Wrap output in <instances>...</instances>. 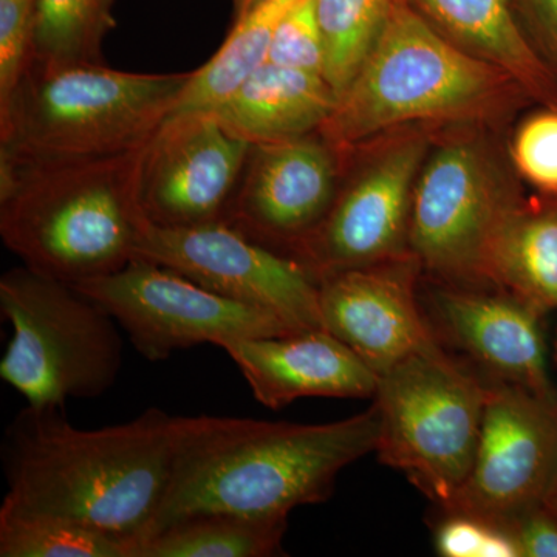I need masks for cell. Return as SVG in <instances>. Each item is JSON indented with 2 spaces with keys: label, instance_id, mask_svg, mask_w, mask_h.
Returning a JSON list of instances; mask_svg holds the SVG:
<instances>
[{
  "label": "cell",
  "instance_id": "cell-6",
  "mask_svg": "<svg viewBox=\"0 0 557 557\" xmlns=\"http://www.w3.org/2000/svg\"><path fill=\"white\" fill-rule=\"evenodd\" d=\"M0 314L13 336L0 379L36 408L97 398L123 368L120 325L75 285L21 265L0 277Z\"/></svg>",
  "mask_w": 557,
  "mask_h": 557
},
{
  "label": "cell",
  "instance_id": "cell-20",
  "mask_svg": "<svg viewBox=\"0 0 557 557\" xmlns=\"http://www.w3.org/2000/svg\"><path fill=\"white\" fill-rule=\"evenodd\" d=\"M482 281L542 314L557 310V197L520 201L491 240Z\"/></svg>",
  "mask_w": 557,
  "mask_h": 557
},
{
  "label": "cell",
  "instance_id": "cell-3",
  "mask_svg": "<svg viewBox=\"0 0 557 557\" xmlns=\"http://www.w3.org/2000/svg\"><path fill=\"white\" fill-rule=\"evenodd\" d=\"M531 101L511 76L458 49L401 0L319 135L348 153L408 127H482Z\"/></svg>",
  "mask_w": 557,
  "mask_h": 557
},
{
  "label": "cell",
  "instance_id": "cell-12",
  "mask_svg": "<svg viewBox=\"0 0 557 557\" xmlns=\"http://www.w3.org/2000/svg\"><path fill=\"white\" fill-rule=\"evenodd\" d=\"M557 483V397L487 380L474 467L440 512H461L507 528L544 507Z\"/></svg>",
  "mask_w": 557,
  "mask_h": 557
},
{
  "label": "cell",
  "instance_id": "cell-32",
  "mask_svg": "<svg viewBox=\"0 0 557 557\" xmlns=\"http://www.w3.org/2000/svg\"><path fill=\"white\" fill-rule=\"evenodd\" d=\"M263 0H233L234 3V21L240 20L242 16L255 10Z\"/></svg>",
  "mask_w": 557,
  "mask_h": 557
},
{
  "label": "cell",
  "instance_id": "cell-28",
  "mask_svg": "<svg viewBox=\"0 0 557 557\" xmlns=\"http://www.w3.org/2000/svg\"><path fill=\"white\" fill-rule=\"evenodd\" d=\"M434 545L443 557H520L507 528L461 512H440Z\"/></svg>",
  "mask_w": 557,
  "mask_h": 557
},
{
  "label": "cell",
  "instance_id": "cell-7",
  "mask_svg": "<svg viewBox=\"0 0 557 557\" xmlns=\"http://www.w3.org/2000/svg\"><path fill=\"white\" fill-rule=\"evenodd\" d=\"M486 392L487 380L442 344L403 359L379 375L372 398L380 416L379 460L445 507L474 467Z\"/></svg>",
  "mask_w": 557,
  "mask_h": 557
},
{
  "label": "cell",
  "instance_id": "cell-10",
  "mask_svg": "<svg viewBox=\"0 0 557 557\" xmlns=\"http://www.w3.org/2000/svg\"><path fill=\"white\" fill-rule=\"evenodd\" d=\"M72 285L101 304L135 350L152 362L201 344L222 348L233 341L298 332L270 311L223 298L145 259Z\"/></svg>",
  "mask_w": 557,
  "mask_h": 557
},
{
  "label": "cell",
  "instance_id": "cell-17",
  "mask_svg": "<svg viewBox=\"0 0 557 557\" xmlns=\"http://www.w3.org/2000/svg\"><path fill=\"white\" fill-rule=\"evenodd\" d=\"M222 348L252 397L271 410L310 397L372 399L379 388V373L325 329L233 341Z\"/></svg>",
  "mask_w": 557,
  "mask_h": 557
},
{
  "label": "cell",
  "instance_id": "cell-2",
  "mask_svg": "<svg viewBox=\"0 0 557 557\" xmlns=\"http://www.w3.org/2000/svg\"><path fill=\"white\" fill-rule=\"evenodd\" d=\"M177 428L178 416L159 408L79 429L62 408L27 405L5 429L2 505L76 520L134 547L166 496Z\"/></svg>",
  "mask_w": 557,
  "mask_h": 557
},
{
  "label": "cell",
  "instance_id": "cell-31",
  "mask_svg": "<svg viewBox=\"0 0 557 557\" xmlns=\"http://www.w3.org/2000/svg\"><path fill=\"white\" fill-rule=\"evenodd\" d=\"M531 39L557 75V0H518Z\"/></svg>",
  "mask_w": 557,
  "mask_h": 557
},
{
  "label": "cell",
  "instance_id": "cell-22",
  "mask_svg": "<svg viewBox=\"0 0 557 557\" xmlns=\"http://www.w3.org/2000/svg\"><path fill=\"white\" fill-rule=\"evenodd\" d=\"M296 2L298 0H263L237 20L218 53L199 70L190 72L171 115L215 108L239 89L256 70L269 61L277 25Z\"/></svg>",
  "mask_w": 557,
  "mask_h": 557
},
{
  "label": "cell",
  "instance_id": "cell-14",
  "mask_svg": "<svg viewBox=\"0 0 557 557\" xmlns=\"http://www.w3.org/2000/svg\"><path fill=\"white\" fill-rule=\"evenodd\" d=\"M341 174L338 152L319 132L252 146L228 223L292 258L327 215Z\"/></svg>",
  "mask_w": 557,
  "mask_h": 557
},
{
  "label": "cell",
  "instance_id": "cell-8",
  "mask_svg": "<svg viewBox=\"0 0 557 557\" xmlns=\"http://www.w3.org/2000/svg\"><path fill=\"white\" fill-rule=\"evenodd\" d=\"M465 132L432 143L418 172L410 251L442 284L483 287L487 248L525 197L490 143Z\"/></svg>",
  "mask_w": 557,
  "mask_h": 557
},
{
  "label": "cell",
  "instance_id": "cell-13",
  "mask_svg": "<svg viewBox=\"0 0 557 557\" xmlns=\"http://www.w3.org/2000/svg\"><path fill=\"white\" fill-rule=\"evenodd\" d=\"M251 148L208 110L174 113L143 156L146 218L161 226L228 222Z\"/></svg>",
  "mask_w": 557,
  "mask_h": 557
},
{
  "label": "cell",
  "instance_id": "cell-15",
  "mask_svg": "<svg viewBox=\"0 0 557 557\" xmlns=\"http://www.w3.org/2000/svg\"><path fill=\"white\" fill-rule=\"evenodd\" d=\"M416 258L330 274L318 282L322 327L379 375L403 359L440 346L418 302Z\"/></svg>",
  "mask_w": 557,
  "mask_h": 557
},
{
  "label": "cell",
  "instance_id": "cell-29",
  "mask_svg": "<svg viewBox=\"0 0 557 557\" xmlns=\"http://www.w3.org/2000/svg\"><path fill=\"white\" fill-rule=\"evenodd\" d=\"M35 0H0V110L7 108L32 60Z\"/></svg>",
  "mask_w": 557,
  "mask_h": 557
},
{
  "label": "cell",
  "instance_id": "cell-24",
  "mask_svg": "<svg viewBox=\"0 0 557 557\" xmlns=\"http://www.w3.org/2000/svg\"><path fill=\"white\" fill-rule=\"evenodd\" d=\"M129 542L62 516L0 507V557H131Z\"/></svg>",
  "mask_w": 557,
  "mask_h": 557
},
{
  "label": "cell",
  "instance_id": "cell-5",
  "mask_svg": "<svg viewBox=\"0 0 557 557\" xmlns=\"http://www.w3.org/2000/svg\"><path fill=\"white\" fill-rule=\"evenodd\" d=\"M189 76L30 60L0 110V161L67 163L143 149L170 119Z\"/></svg>",
  "mask_w": 557,
  "mask_h": 557
},
{
  "label": "cell",
  "instance_id": "cell-25",
  "mask_svg": "<svg viewBox=\"0 0 557 557\" xmlns=\"http://www.w3.org/2000/svg\"><path fill=\"white\" fill-rule=\"evenodd\" d=\"M325 44L324 78L343 94L401 0H313Z\"/></svg>",
  "mask_w": 557,
  "mask_h": 557
},
{
  "label": "cell",
  "instance_id": "cell-33",
  "mask_svg": "<svg viewBox=\"0 0 557 557\" xmlns=\"http://www.w3.org/2000/svg\"><path fill=\"white\" fill-rule=\"evenodd\" d=\"M545 507L552 509L553 512L557 516V483L555 486V490H553V493L549 494L547 504H545Z\"/></svg>",
  "mask_w": 557,
  "mask_h": 557
},
{
  "label": "cell",
  "instance_id": "cell-4",
  "mask_svg": "<svg viewBox=\"0 0 557 557\" xmlns=\"http://www.w3.org/2000/svg\"><path fill=\"white\" fill-rule=\"evenodd\" d=\"M146 146L100 160L0 161L5 247L22 265L69 284L123 269L149 220L139 197Z\"/></svg>",
  "mask_w": 557,
  "mask_h": 557
},
{
  "label": "cell",
  "instance_id": "cell-18",
  "mask_svg": "<svg viewBox=\"0 0 557 557\" xmlns=\"http://www.w3.org/2000/svg\"><path fill=\"white\" fill-rule=\"evenodd\" d=\"M458 49L511 76L531 101L557 108V75L531 39L518 0H406Z\"/></svg>",
  "mask_w": 557,
  "mask_h": 557
},
{
  "label": "cell",
  "instance_id": "cell-9",
  "mask_svg": "<svg viewBox=\"0 0 557 557\" xmlns=\"http://www.w3.org/2000/svg\"><path fill=\"white\" fill-rule=\"evenodd\" d=\"M370 143L359 166L339 182L325 219L293 252L321 281L339 271L413 258V188L432 146V131L408 127Z\"/></svg>",
  "mask_w": 557,
  "mask_h": 557
},
{
  "label": "cell",
  "instance_id": "cell-30",
  "mask_svg": "<svg viewBox=\"0 0 557 557\" xmlns=\"http://www.w3.org/2000/svg\"><path fill=\"white\" fill-rule=\"evenodd\" d=\"M507 530L520 557H557V516L545 505L512 520Z\"/></svg>",
  "mask_w": 557,
  "mask_h": 557
},
{
  "label": "cell",
  "instance_id": "cell-23",
  "mask_svg": "<svg viewBox=\"0 0 557 557\" xmlns=\"http://www.w3.org/2000/svg\"><path fill=\"white\" fill-rule=\"evenodd\" d=\"M113 27L112 0H35L32 60L47 67L101 64Z\"/></svg>",
  "mask_w": 557,
  "mask_h": 557
},
{
  "label": "cell",
  "instance_id": "cell-19",
  "mask_svg": "<svg viewBox=\"0 0 557 557\" xmlns=\"http://www.w3.org/2000/svg\"><path fill=\"white\" fill-rule=\"evenodd\" d=\"M338 100L324 76L265 62L208 112L231 134L256 146L317 134Z\"/></svg>",
  "mask_w": 557,
  "mask_h": 557
},
{
  "label": "cell",
  "instance_id": "cell-11",
  "mask_svg": "<svg viewBox=\"0 0 557 557\" xmlns=\"http://www.w3.org/2000/svg\"><path fill=\"white\" fill-rule=\"evenodd\" d=\"M135 259L177 271L223 298L270 311L295 330L322 327L317 278L298 260L252 240L228 222L146 223Z\"/></svg>",
  "mask_w": 557,
  "mask_h": 557
},
{
  "label": "cell",
  "instance_id": "cell-27",
  "mask_svg": "<svg viewBox=\"0 0 557 557\" xmlns=\"http://www.w3.org/2000/svg\"><path fill=\"white\" fill-rule=\"evenodd\" d=\"M324 76L325 44L313 0H298L277 25L269 61Z\"/></svg>",
  "mask_w": 557,
  "mask_h": 557
},
{
  "label": "cell",
  "instance_id": "cell-26",
  "mask_svg": "<svg viewBox=\"0 0 557 557\" xmlns=\"http://www.w3.org/2000/svg\"><path fill=\"white\" fill-rule=\"evenodd\" d=\"M509 160L520 178L542 196L557 197V108L520 121L509 143Z\"/></svg>",
  "mask_w": 557,
  "mask_h": 557
},
{
  "label": "cell",
  "instance_id": "cell-1",
  "mask_svg": "<svg viewBox=\"0 0 557 557\" xmlns=\"http://www.w3.org/2000/svg\"><path fill=\"white\" fill-rule=\"evenodd\" d=\"M379 438L375 405L319 424L178 416L170 486L141 539L211 512L288 520L293 509L327 502L341 471L375 453Z\"/></svg>",
  "mask_w": 557,
  "mask_h": 557
},
{
  "label": "cell",
  "instance_id": "cell-21",
  "mask_svg": "<svg viewBox=\"0 0 557 557\" xmlns=\"http://www.w3.org/2000/svg\"><path fill=\"white\" fill-rule=\"evenodd\" d=\"M288 520L197 515L161 528L132 547V557H271L284 555Z\"/></svg>",
  "mask_w": 557,
  "mask_h": 557
},
{
  "label": "cell",
  "instance_id": "cell-16",
  "mask_svg": "<svg viewBox=\"0 0 557 557\" xmlns=\"http://www.w3.org/2000/svg\"><path fill=\"white\" fill-rule=\"evenodd\" d=\"M432 310L443 335L486 375V380L557 397L549 380L544 314L502 289L438 282Z\"/></svg>",
  "mask_w": 557,
  "mask_h": 557
}]
</instances>
